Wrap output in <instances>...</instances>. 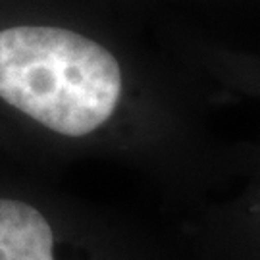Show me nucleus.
Listing matches in <instances>:
<instances>
[{"mask_svg":"<svg viewBox=\"0 0 260 260\" xmlns=\"http://www.w3.org/2000/svg\"><path fill=\"white\" fill-rule=\"evenodd\" d=\"M120 94L118 60L91 39L45 25L0 31V99L50 131L89 135Z\"/></svg>","mask_w":260,"mask_h":260,"instance_id":"nucleus-1","label":"nucleus"}]
</instances>
